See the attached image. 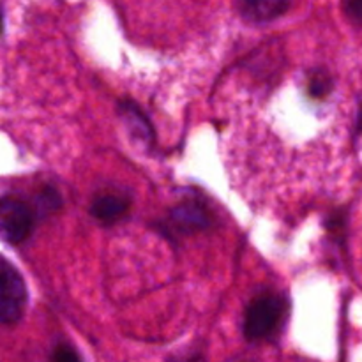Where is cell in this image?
I'll return each mask as SVG.
<instances>
[{
  "label": "cell",
  "instance_id": "cell-5",
  "mask_svg": "<svg viewBox=\"0 0 362 362\" xmlns=\"http://www.w3.org/2000/svg\"><path fill=\"white\" fill-rule=\"evenodd\" d=\"M290 0H239L244 20L251 23H267L286 13Z\"/></svg>",
  "mask_w": 362,
  "mask_h": 362
},
{
  "label": "cell",
  "instance_id": "cell-9",
  "mask_svg": "<svg viewBox=\"0 0 362 362\" xmlns=\"http://www.w3.org/2000/svg\"><path fill=\"white\" fill-rule=\"evenodd\" d=\"M53 362H81L76 350L69 345H59L52 354Z\"/></svg>",
  "mask_w": 362,
  "mask_h": 362
},
{
  "label": "cell",
  "instance_id": "cell-8",
  "mask_svg": "<svg viewBox=\"0 0 362 362\" xmlns=\"http://www.w3.org/2000/svg\"><path fill=\"white\" fill-rule=\"evenodd\" d=\"M332 80L325 73H313L310 80V95L311 98H325L331 94Z\"/></svg>",
  "mask_w": 362,
  "mask_h": 362
},
{
  "label": "cell",
  "instance_id": "cell-7",
  "mask_svg": "<svg viewBox=\"0 0 362 362\" xmlns=\"http://www.w3.org/2000/svg\"><path fill=\"white\" fill-rule=\"evenodd\" d=\"M120 113H122L126 122L131 126V131H133L136 136H140L141 140L147 141L152 140V129L151 126H148L147 120H145V117L140 113V110L134 108L131 103H124V105L120 106Z\"/></svg>",
  "mask_w": 362,
  "mask_h": 362
},
{
  "label": "cell",
  "instance_id": "cell-12",
  "mask_svg": "<svg viewBox=\"0 0 362 362\" xmlns=\"http://www.w3.org/2000/svg\"><path fill=\"white\" fill-rule=\"evenodd\" d=\"M357 126H359V131L362 133V110H361V113H359V119H357Z\"/></svg>",
  "mask_w": 362,
  "mask_h": 362
},
{
  "label": "cell",
  "instance_id": "cell-2",
  "mask_svg": "<svg viewBox=\"0 0 362 362\" xmlns=\"http://www.w3.org/2000/svg\"><path fill=\"white\" fill-rule=\"evenodd\" d=\"M27 304V288L20 272L7 260L0 267V318L6 325L16 324Z\"/></svg>",
  "mask_w": 362,
  "mask_h": 362
},
{
  "label": "cell",
  "instance_id": "cell-1",
  "mask_svg": "<svg viewBox=\"0 0 362 362\" xmlns=\"http://www.w3.org/2000/svg\"><path fill=\"white\" fill-rule=\"evenodd\" d=\"M285 311V303L279 296H262L247 306L243 331L250 341H258L271 336L279 325Z\"/></svg>",
  "mask_w": 362,
  "mask_h": 362
},
{
  "label": "cell",
  "instance_id": "cell-10",
  "mask_svg": "<svg viewBox=\"0 0 362 362\" xmlns=\"http://www.w3.org/2000/svg\"><path fill=\"white\" fill-rule=\"evenodd\" d=\"M37 202H39V207L45 209V211H55V209L59 207V204H60L57 191L49 189V187H48V189L42 191L41 194H39Z\"/></svg>",
  "mask_w": 362,
  "mask_h": 362
},
{
  "label": "cell",
  "instance_id": "cell-6",
  "mask_svg": "<svg viewBox=\"0 0 362 362\" xmlns=\"http://www.w3.org/2000/svg\"><path fill=\"white\" fill-rule=\"evenodd\" d=\"M129 209V200L120 194H101L90 205V212L98 221L113 223L122 218Z\"/></svg>",
  "mask_w": 362,
  "mask_h": 362
},
{
  "label": "cell",
  "instance_id": "cell-3",
  "mask_svg": "<svg viewBox=\"0 0 362 362\" xmlns=\"http://www.w3.org/2000/svg\"><path fill=\"white\" fill-rule=\"evenodd\" d=\"M34 225V214L23 202L4 197L0 204V226L7 243L18 244L25 240Z\"/></svg>",
  "mask_w": 362,
  "mask_h": 362
},
{
  "label": "cell",
  "instance_id": "cell-11",
  "mask_svg": "<svg viewBox=\"0 0 362 362\" xmlns=\"http://www.w3.org/2000/svg\"><path fill=\"white\" fill-rule=\"evenodd\" d=\"M346 11H349L350 16L362 21V0H349V4H346Z\"/></svg>",
  "mask_w": 362,
  "mask_h": 362
},
{
  "label": "cell",
  "instance_id": "cell-4",
  "mask_svg": "<svg viewBox=\"0 0 362 362\" xmlns=\"http://www.w3.org/2000/svg\"><path fill=\"white\" fill-rule=\"evenodd\" d=\"M211 225L207 211L197 202H187L173 209L170 214V226L180 233H193Z\"/></svg>",
  "mask_w": 362,
  "mask_h": 362
}]
</instances>
